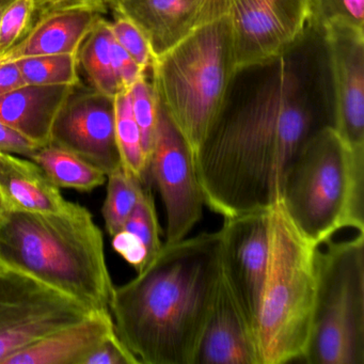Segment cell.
Instances as JSON below:
<instances>
[{"label":"cell","instance_id":"cell-1","mask_svg":"<svg viewBox=\"0 0 364 364\" xmlns=\"http://www.w3.org/2000/svg\"><path fill=\"white\" fill-rule=\"evenodd\" d=\"M308 28L284 56L263 65L240 100L223 114L195 156L210 210L225 217L269 210L287 168L317 129L332 124L325 46Z\"/></svg>","mask_w":364,"mask_h":364},{"label":"cell","instance_id":"cell-2","mask_svg":"<svg viewBox=\"0 0 364 364\" xmlns=\"http://www.w3.org/2000/svg\"><path fill=\"white\" fill-rule=\"evenodd\" d=\"M221 276L219 231L165 244L133 280L114 287L117 336L144 364H193Z\"/></svg>","mask_w":364,"mask_h":364},{"label":"cell","instance_id":"cell-3","mask_svg":"<svg viewBox=\"0 0 364 364\" xmlns=\"http://www.w3.org/2000/svg\"><path fill=\"white\" fill-rule=\"evenodd\" d=\"M0 264L20 270L91 311L109 310L114 284L103 233L88 208L63 212L5 208L0 216Z\"/></svg>","mask_w":364,"mask_h":364},{"label":"cell","instance_id":"cell-4","mask_svg":"<svg viewBox=\"0 0 364 364\" xmlns=\"http://www.w3.org/2000/svg\"><path fill=\"white\" fill-rule=\"evenodd\" d=\"M279 201L315 246L343 229L364 233V146H349L331 125L317 129L287 168Z\"/></svg>","mask_w":364,"mask_h":364},{"label":"cell","instance_id":"cell-5","mask_svg":"<svg viewBox=\"0 0 364 364\" xmlns=\"http://www.w3.org/2000/svg\"><path fill=\"white\" fill-rule=\"evenodd\" d=\"M318 249L298 231L280 201L272 206L269 261L253 326L259 364L304 359L314 317Z\"/></svg>","mask_w":364,"mask_h":364},{"label":"cell","instance_id":"cell-6","mask_svg":"<svg viewBox=\"0 0 364 364\" xmlns=\"http://www.w3.org/2000/svg\"><path fill=\"white\" fill-rule=\"evenodd\" d=\"M152 85L159 105L195 159L229 99L237 74L232 57L229 14L191 33L153 60Z\"/></svg>","mask_w":364,"mask_h":364},{"label":"cell","instance_id":"cell-7","mask_svg":"<svg viewBox=\"0 0 364 364\" xmlns=\"http://www.w3.org/2000/svg\"><path fill=\"white\" fill-rule=\"evenodd\" d=\"M316 265L314 317L302 361L364 364V233L326 242Z\"/></svg>","mask_w":364,"mask_h":364},{"label":"cell","instance_id":"cell-8","mask_svg":"<svg viewBox=\"0 0 364 364\" xmlns=\"http://www.w3.org/2000/svg\"><path fill=\"white\" fill-rule=\"evenodd\" d=\"M91 312L73 298L0 264V364Z\"/></svg>","mask_w":364,"mask_h":364},{"label":"cell","instance_id":"cell-9","mask_svg":"<svg viewBox=\"0 0 364 364\" xmlns=\"http://www.w3.org/2000/svg\"><path fill=\"white\" fill-rule=\"evenodd\" d=\"M228 14L237 75L284 56L308 31V0H230Z\"/></svg>","mask_w":364,"mask_h":364},{"label":"cell","instance_id":"cell-10","mask_svg":"<svg viewBox=\"0 0 364 364\" xmlns=\"http://www.w3.org/2000/svg\"><path fill=\"white\" fill-rule=\"evenodd\" d=\"M150 180L161 193L166 213V244L187 237L205 205L188 144L159 105L150 159Z\"/></svg>","mask_w":364,"mask_h":364},{"label":"cell","instance_id":"cell-11","mask_svg":"<svg viewBox=\"0 0 364 364\" xmlns=\"http://www.w3.org/2000/svg\"><path fill=\"white\" fill-rule=\"evenodd\" d=\"M270 208L225 217L219 230L221 272L252 328L269 261Z\"/></svg>","mask_w":364,"mask_h":364},{"label":"cell","instance_id":"cell-12","mask_svg":"<svg viewBox=\"0 0 364 364\" xmlns=\"http://www.w3.org/2000/svg\"><path fill=\"white\" fill-rule=\"evenodd\" d=\"M334 131L349 146H364V28L336 23L323 33Z\"/></svg>","mask_w":364,"mask_h":364},{"label":"cell","instance_id":"cell-13","mask_svg":"<svg viewBox=\"0 0 364 364\" xmlns=\"http://www.w3.org/2000/svg\"><path fill=\"white\" fill-rule=\"evenodd\" d=\"M75 88L55 121L50 142L75 153L108 176L122 166L114 99L95 90L75 93Z\"/></svg>","mask_w":364,"mask_h":364},{"label":"cell","instance_id":"cell-14","mask_svg":"<svg viewBox=\"0 0 364 364\" xmlns=\"http://www.w3.org/2000/svg\"><path fill=\"white\" fill-rule=\"evenodd\" d=\"M106 5L142 31L155 59L225 16L230 0H107Z\"/></svg>","mask_w":364,"mask_h":364},{"label":"cell","instance_id":"cell-15","mask_svg":"<svg viewBox=\"0 0 364 364\" xmlns=\"http://www.w3.org/2000/svg\"><path fill=\"white\" fill-rule=\"evenodd\" d=\"M193 364H259L252 326L223 272Z\"/></svg>","mask_w":364,"mask_h":364},{"label":"cell","instance_id":"cell-16","mask_svg":"<svg viewBox=\"0 0 364 364\" xmlns=\"http://www.w3.org/2000/svg\"><path fill=\"white\" fill-rule=\"evenodd\" d=\"M116 332L109 310L95 311L10 355L4 364H82L89 353Z\"/></svg>","mask_w":364,"mask_h":364},{"label":"cell","instance_id":"cell-17","mask_svg":"<svg viewBox=\"0 0 364 364\" xmlns=\"http://www.w3.org/2000/svg\"><path fill=\"white\" fill-rule=\"evenodd\" d=\"M97 8L70 6L46 12L28 35L6 54L11 60L24 57L78 53L99 16Z\"/></svg>","mask_w":364,"mask_h":364},{"label":"cell","instance_id":"cell-18","mask_svg":"<svg viewBox=\"0 0 364 364\" xmlns=\"http://www.w3.org/2000/svg\"><path fill=\"white\" fill-rule=\"evenodd\" d=\"M73 89L72 86L26 85L0 95V122L38 146H46L52 141L55 121Z\"/></svg>","mask_w":364,"mask_h":364},{"label":"cell","instance_id":"cell-19","mask_svg":"<svg viewBox=\"0 0 364 364\" xmlns=\"http://www.w3.org/2000/svg\"><path fill=\"white\" fill-rule=\"evenodd\" d=\"M0 199L6 208L36 213L63 212L71 203L35 161L3 152Z\"/></svg>","mask_w":364,"mask_h":364},{"label":"cell","instance_id":"cell-20","mask_svg":"<svg viewBox=\"0 0 364 364\" xmlns=\"http://www.w3.org/2000/svg\"><path fill=\"white\" fill-rule=\"evenodd\" d=\"M112 237V247L138 272H142L161 251V227L154 198L146 187L129 218Z\"/></svg>","mask_w":364,"mask_h":364},{"label":"cell","instance_id":"cell-21","mask_svg":"<svg viewBox=\"0 0 364 364\" xmlns=\"http://www.w3.org/2000/svg\"><path fill=\"white\" fill-rule=\"evenodd\" d=\"M29 159L35 161L59 188L92 191L107 178L99 168L54 142L39 146Z\"/></svg>","mask_w":364,"mask_h":364},{"label":"cell","instance_id":"cell-22","mask_svg":"<svg viewBox=\"0 0 364 364\" xmlns=\"http://www.w3.org/2000/svg\"><path fill=\"white\" fill-rule=\"evenodd\" d=\"M110 23L100 18L78 50V63L84 68L93 89L114 99L121 89L114 73Z\"/></svg>","mask_w":364,"mask_h":364},{"label":"cell","instance_id":"cell-23","mask_svg":"<svg viewBox=\"0 0 364 364\" xmlns=\"http://www.w3.org/2000/svg\"><path fill=\"white\" fill-rule=\"evenodd\" d=\"M117 146L123 169L150 185V167L142 148L141 134L132 108L131 90L120 91L114 99Z\"/></svg>","mask_w":364,"mask_h":364},{"label":"cell","instance_id":"cell-24","mask_svg":"<svg viewBox=\"0 0 364 364\" xmlns=\"http://www.w3.org/2000/svg\"><path fill=\"white\" fill-rule=\"evenodd\" d=\"M107 195L103 205V217L108 234L114 236L122 229L131 216L146 185L123 169L122 166L108 174Z\"/></svg>","mask_w":364,"mask_h":364},{"label":"cell","instance_id":"cell-25","mask_svg":"<svg viewBox=\"0 0 364 364\" xmlns=\"http://www.w3.org/2000/svg\"><path fill=\"white\" fill-rule=\"evenodd\" d=\"M16 61L28 86L75 87L80 82L77 53L24 57Z\"/></svg>","mask_w":364,"mask_h":364},{"label":"cell","instance_id":"cell-26","mask_svg":"<svg viewBox=\"0 0 364 364\" xmlns=\"http://www.w3.org/2000/svg\"><path fill=\"white\" fill-rule=\"evenodd\" d=\"M336 23L364 28V0H308V28L323 36Z\"/></svg>","mask_w":364,"mask_h":364},{"label":"cell","instance_id":"cell-27","mask_svg":"<svg viewBox=\"0 0 364 364\" xmlns=\"http://www.w3.org/2000/svg\"><path fill=\"white\" fill-rule=\"evenodd\" d=\"M131 97L134 117L141 134L142 148L150 167L151 153L159 122V102L152 82L146 80V73L132 87Z\"/></svg>","mask_w":364,"mask_h":364},{"label":"cell","instance_id":"cell-28","mask_svg":"<svg viewBox=\"0 0 364 364\" xmlns=\"http://www.w3.org/2000/svg\"><path fill=\"white\" fill-rule=\"evenodd\" d=\"M36 12V0H11L0 20V56L9 52L24 35Z\"/></svg>","mask_w":364,"mask_h":364},{"label":"cell","instance_id":"cell-29","mask_svg":"<svg viewBox=\"0 0 364 364\" xmlns=\"http://www.w3.org/2000/svg\"><path fill=\"white\" fill-rule=\"evenodd\" d=\"M110 31L114 40L131 55L132 58L144 71L151 69L154 57L148 40L131 20L124 16H117L116 20L110 23Z\"/></svg>","mask_w":364,"mask_h":364},{"label":"cell","instance_id":"cell-30","mask_svg":"<svg viewBox=\"0 0 364 364\" xmlns=\"http://www.w3.org/2000/svg\"><path fill=\"white\" fill-rule=\"evenodd\" d=\"M82 364H139L116 332L102 341Z\"/></svg>","mask_w":364,"mask_h":364},{"label":"cell","instance_id":"cell-31","mask_svg":"<svg viewBox=\"0 0 364 364\" xmlns=\"http://www.w3.org/2000/svg\"><path fill=\"white\" fill-rule=\"evenodd\" d=\"M112 55L114 73H116L121 91L131 90L134 84L140 80L146 71H144L132 58L131 55L114 40V36L112 40Z\"/></svg>","mask_w":364,"mask_h":364},{"label":"cell","instance_id":"cell-32","mask_svg":"<svg viewBox=\"0 0 364 364\" xmlns=\"http://www.w3.org/2000/svg\"><path fill=\"white\" fill-rule=\"evenodd\" d=\"M39 146L16 129L0 122V152L29 159Z\"/></svg>","mask_w":364,"mask_h":364},{"label":"cell","instance_id":"cell-33","mask_svg":"<svg viewBox=\"0 0 364 364\" xmlns=\"http://www.w3.org/2000/svg\"><path fill=\"white\" fill-rule=\"evenodd\" d=\"M26 86L16 60H9L0 65V95H7L21 87Z\"/></svg>","mask_w":364,"mask_h":364},{"label":"cell","instance_id":"cell-34","mask_svg":"<svg viewBox=\"0 0 364 364\" xmlns=\"http://www.w3.org/2000/svg\"><path fill=\"white\" fill-rule=\"evenodd\" d=\"M9 3L10 1H8V0H0V20H1V14H3L4 9Z\"/></svg>","mask_w":364,"mask_h":364},{"label":"cell","instance_id":"cell-35","mask_svg":"<svg viewBox=\"0 0 364 364\" xmlns=\"http://www.w3.org/2000/svg\"><path fill=\"white\" fill-rule=\"evenodd\" d=\"M11 60V59L9 58V56H8L7 54L1 55L0 56V65H3L4 63H6V61Z\"/></svg>","mask_w":364,"mask_h":364},{"label":"cell","instance_id":"cell-36","mask_svg":"<svg viewBox=\"0 0 364 364\" xmlns=\"http://www.w3.org/2000/svg\"><path fill=\"white\" fill-rule=\"evenodd\" d=\"M5 208V205H4L3 202H1V199H0V216H1V214H3Z\"/></svg>","mask_w":364,"mask_h":364},{"label":"cell","instance_id":"cell-37","mask_svg":"<svg viewBox=\"0 0 364 364\" xmlns=\"http://www.w3.org/2000/svg\"><path fill=\"white\" fill-rule=\"evenodd\" d=\"M106 1H107V0H102V5H103V7L105 6Z\"/></svg>","mask_w":364,"mask_h":364},{"label":"cell","instance_id":"cell-38","mask_svg":"<svg viewBox=\"0 0 364 364\" xmlns=\"http://www.w3.org/2000/svg\"><path fill=\"white\" fill-rule=\"evenodd\" d=\"M8 1H11V0H8Z\"/></svg>","mask_w":364,"mask_h":364}]
</instances>
